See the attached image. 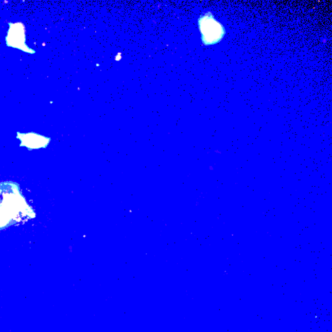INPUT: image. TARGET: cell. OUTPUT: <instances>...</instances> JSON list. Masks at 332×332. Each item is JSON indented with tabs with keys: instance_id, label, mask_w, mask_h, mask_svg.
Masks as SVG:
<instances>
[{
	"instance_id": "1",
	"label": "cell",
	"mask_w": 332,
	"mask_h": 332,
	"mask_svg": "<svg viewBox=\"0 0 332 332\" xmlns=\"http://www.w3.org/2000/svg\"><path fill=\"white\" fill-rule=\"evenodd\" d=\"M28 204L20 192V186L13 182L0 184V229L7 228L34 213L27 209Z\"/></svg>"
},
{
	"instance_id": "2",
	"label": "cell",
	"mask_w": 332,
	"mask_h": 332,
	"mask_svg": "<svg viewBox=\"0 0 332 332\" xmlns=\"http://www.w3.org/2000/svg\"><path fill=\"white\" fill-rule=\"evenodd\" d=\"M199 26L201 32L202 40L206 45L217 43L225 35L224 28L220 23L215 20L210 13L199 19Z\"/></svg>"
},
{
	"instance_id": "3",
	"label": "cell",
	"mask_w": 332,
	"mask_h": 332,
	"mask_svg": "<svg viewBox=\"0 0 332 332\" xmlns=\"http://www.w3.org/2000/svg\"><path fill=\"white\" fill-rule=\"evenodd\" d=\"M18 139H20L22 141L20 146H26L29 149L45 148L49 144L50 139L48 138L42 137L37 134L29 133L22 134L18 133Z\"/></svg>"
}]
</instances>
